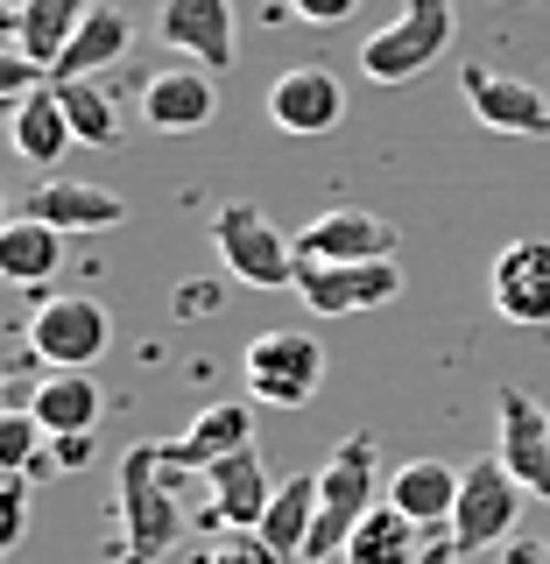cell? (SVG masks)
I'll use <instances>...</instances> for the list:
<instances>
[{"label": "cell", "instance_id": "cell-1", "mask_svg": "<svg viewBox=\"0 0 550 564\" xmlns=\"http://www.w3.org/2000/svg\"><path fill=\"white\" fill-rule=\"evenodd\" d=\"M375 501H381V445L375 431H353L317 466V529L296 564H346V536Z\"/></svg>", "mask_w": 550, "mask_h": 564}, {"label": "cell", "instance_id": "cell-2", "mask_svg": "<svg viewBox=\"0 0 550 564\" xmlns=\"http://www.w3.org/2000/svg\"><path fill=\"white\" fill-rule=\"evenodd\" d=\"M163 445H128L120 452V564H163L184 536V501H176Z\"/></svg>", "mask_w": 550, "mask_h": 564}, {"label": "cell", "instance_id": "cell-3", "mask_svg": "<svg viewBox=\"0 0 550 564\" xmlns=\"http://www.w3.org/2000/svg\"><path fill=\"white\" fill-rule=\"evenodd\" d=\"M212 247H219L226 275L247 290H296V234H282L261 205H219L212 212Z\"/></svg>", "mask_w": 550, "mask_h": 564}, {"label": "cell", "instance_id": "cell-4", "mask_svg": "<svg viewBox=\"0 0 550 564\" xmlns=\"http://www.w3.org/2000/svg\"><path fill=\"white\" fill-rule=\"evenodd\" d=\"M452 35H459L452 0H410L396 22H381L360 43V70L375 85H402V78H417V70H431L438 57H445Z\"/></svg>", "mask_w": 550, "mask_h": 564}, {"label": "cell", "instance_id": "cell-5", "mask_svg": "<svg viewBox=\"0 0 550 564\" xmlns=\"http://www.w3.org/2000/svg\"><path fill=\"white\" fill-rule=\"evenodd\" d=\"M240 381L255 402H269V410H304L317 395V381H325V346L311 339V332H255L240 352Z\"/></svg>", "mask_w": 550, "mask_h": 564}, {"label": "cell", "instance_id": "cell-6", "mask_svg": "<svg viewBox=\"0 0 550 564\" xmlns=\"http://www.w3.org/2000/svg\"><path fill=\"white\" fill-rule=\"evenodd\" d=\"M522 501H529V494L516 487V473H508L502 458L466 466V480H459V508H452V543H459V557L494 551V543H516Z\"/></svg>", "mask_w": 550, "mask_h": 564}, {"label": "cell", "instance_id": "cell-7", "mask_svg": "<svg viewBox=\"0 0 550 564\" xmlns=\"http://www.w3.org/2000/svg\"><path fill=\"white\" fill-rule=\"evenodd\" d=\"M296 296L317 317L381 311L402 296V261H296Z\"/></svg>", "mask_w": 550, "mask_h": 564}, {"label": "cell", "instance_id": "cell-8", "mask_svg": "<svg viewBox=\"0 0 550 564\" xmlns=\"http://www.w3.org/2000/svg\"><path fill=\"white\" fill-rule=\"evenodd\" d=\"M459 93H466L473 120L516 141H550V93L529 78H508L494 64H459Z\"/></svg>", "mask_w": 550, "mask_h": 564}, {"label": "cell", "instance_id": "cell-9", "mask_svg": "<svg viewBox=\"0 0 550 564\" xmlns=\"http://www.w3.org/2000/svg\"><path fill=\"white\" fill-rule=\"evenodd\" d=\"M106 346H114V317L99 296H50L29 317V352L43 367H93Z\"/></svg>", "mask_w": 550, "mask_h": 564}, {"label": "cell", "instance_id": "cell-10", "mask_svg": "<svg viewBox=\"0 0 550 564\" xmlns=\"http://www.w3.org/2000/svg\"><path fill=\"white\" fill-rule=\"evenodd\" d=\"M494 423H502V466L516 473V487L529 501H550V410L529 388H502L494 395Z\"/></svg>", "mask_w": 550, "mask_h": 564}, {"label": "cell", "instance_id": "cell-11", "mask_svg": "<svg viewBox=\"0 0 550 564\" xmlns=\"http://www.w3.org/2000/svg\"><path fill=\"white\" fill-rule=\"evenodd\" d=\"M155 35L176 57L205 64V70H234L240 57V22H234V0H163L155 8Z\"/></svg>", "mask_w": 550, "mask_h": 564}, {"label": "cell", "instance_id": "cell-12", "mask_svg": "<svg viewBox=\"0 0 550 564\" xmlns=\"http://www.w3.org/2000/svg\"><path fill=\"white\" fill-rule=\"evenodd\" d=\"M296 261H396V226L360 205L317 212L311 226H296Z\"/></svg>", "mask_w": 550, "mask_h": 564}, {"label": "cell", "instance_id": "cell-13", "mask_svg": "<svg viewBox=\"0 0 550 564\" xmlns=\"http://www.w3.org/2000/svg\"><path fill=\"white\" fill-rule=\"evenodd\" d=\"M487 296L508 325H550V240H508L487 269Z\"/></svg>", "mask_w": 550, "mask_h": 564}, {"label": "cell", "instance_id": "cell-14", "mask_svg": "<svg viewBox=\"0 0 550 564\" xmlns=\"http://www.w3.org/2000/svg\"><path fill=\"white\" fill-rule=\"evenodd\" d=\"M269 120L282 134H332L346 120V85L325 64H296L269 85Z\"/></svg>", "mask_w": 550, "mask_h": 564}, {"label": "cell", "instance_id": "cell-15", "mask_svg": "<svg viewBox=\"0 0 550 564\" xmlns=\"http://www.w3.org/2000/svg\"><path fill=\"white\" fill-rule=\"evenodd\" d=\"M212 113H219V85L205 64H170L141 85V120L155 134H198Z\"/></svg>", "mask_w": 550, "mask_h": 564}, {"label": "cell", "instance_id": "cell-16", "mask_svg": "<svg viewBox=\"0 0 550 564\" xmlns=\"http://www.w3.org/2000/svg\"><path fill=\"white\" fill-rule=\"evenodd\" d=\"M205 487H212V522L219 529H261V516H269V501H276V480H269V466H261L255 445L226 452L219 466L205 473Z\"/></svg>", "mask_w": 550, "mask_h": 564}, {"label": "cell", "instance_id": "cell-17", "mask_svg": "<svg viewBox=\"0 0 550 564\" xmlns=\"http://www.w3.org/2000/svg\"><path fill=\"white\" fill-rule=\"evenodd\" d=\"M22 212L43 219V226H57V234H106V226L128 219V205H120L114 191L78 184V176H50V184H35L22 198Z\"/></svg>", "mask_w": 550, "mask_h": 564}, {"label": "cell", "instance_id": "cell-18", "mask_svg": "<svg viewBox=\"0 0 550 564\" xmlns=\"http://www.w3.org/2000/svg\"><path fill=\"white\" fill-rule=\"evenodd\" d=\"M240 445H255V410H247V402H205L198 423L163 445V458L176 473H212L226 452H240Z\"/></svg>", "mask_w": 550, "mask_h": 564}, {"label": "cell", "instance_id": "cell-19", "mask_svg": "<svg viewBox=\"0 0 550 564\" xmlns=\"http://www.w3.org/2000/svg\"><path fill=\"white\" fill-rule=\"evenodd\" d=\"M128 43H134V22L120 14V0H99V8L78 22V35L64 43V57L50 64V78H99L106 64L128 57Z\"/></svg>", "mask_w": 550, "mask_h": 564}, {"label": "cell", "instance_id": "cell-20", "mask_svg": "<svg viewBox=\"0 0 550 564\" xmlns=\"http://www.w3.org/2000/svg\"><path fill=\"white\" fill-rule=\"evenodd\" d=\"M423 543H431V529L410 522L396 501H381L367 508L360 522H353V536H346V564H417L423 557Z\"/></svg>", "mask_w": 550, "mask_h": 564}, {"label": "cell", "instance_id": "cell-21", "mask_svg": "<svg viewBox=\"0 0 550 564\" xmlns=\"http://www.w3.org/2000/svg\"><path fill=\"white\" fill-rule=\"evenodd\" d=\"M459 480H466V473H452V458H410V466H396V480H388V501L423 529H452Z\"/></svg>", "mask_w": 550, "mask_h": 564}, {"label": "cell", "instance_id": "cell-22", "mask_svg": "<svg viewBox=\"0 0 550 564\" xmlns=\"http://www.w3.org/2000/svg\"><path fill=\"white\" fill-rule=\"evenodd\" d=\"M8 128H14V155H22V163H35V170H50L57 163V155L71 149V113H64V99H57V85H35L29 99H14V113H8Z\"/></svg>", "mask_w": 550, "mask_h": 564}, {"label": "cell", "instance_id": "cell-23", "mask_svg": "<svg viewBox=\"0 0 550 564\" xmlns=\"http://www.w3.org/2000/svg\"><path fill=\"white\" fill-rule=\"evenodd\" d=\"M22 402L35 410V423H43L50 437H71V431H93L99 423V381L85 375V367H50V381Z\"/></svg>", "mask_w": 550, "mask_h": 564}, {"label": "cell", "instance_id": "cell-24", "mask_svg": "<svg viewBox=\"0 0 550 564\" xmlns=\"http://www.w3.org/2000/svg\"><path fill=\"white\" fill-rule=\"evenodd\" d=\"M93 8L99 0H14V50H29V57L43 64V78H50V64L64 57V43L78 35V22Z\"/></svg>", "mask_w": 550, "mask_h": 564}, {"label": "cell", "instance_id": "cell-25", "mask_svg": "<svg viewBox=\"0 0 550 564\" xmlns=\"http://www.w3.org/2000/svg\"><path fill=\"white\" fill-rule=\"evenodd\" d=\"M57 269H64V234H57V226L29 219V212L14 226H0V275H8V282L29 290V282H50Z\"/></svg>", "mask_w": 550, "mask_h": 564}, {"label": "cell", "instance_id": "cell-26", "mask_svg": "<svg viewBox=\"0 0 550 564\" xmlns=\"http://www.w3.org/2000/svg\"><path fill=\"white\" fill-rule=\"evenodd\" d=\"M311 529H317V473H290V480L276 487L269 516H261V536L296 564V557H304V543H311Z\"/></svg>", "mask_w": 550, "mask_h": 564}, {"label": "cell", "instance_id": "cell-27", "mask_svg": "<svg viewBox=\"0 0 550 564\" xmlns=\"http://www.w3.org/2000/svg\"><path fill=\"white\" fill-rule=\"evenodd\" d=\"M50 85H57V99H64V113H71V134H78L85 149H114V141H120L114 99H106L93 78H50Z\"/></svg>", "mask_w": 550, "mask_h": 564}, {"label": "cell", "instance_id": "cell-28", "mask_svg": "<svg viewBox=\"0 0 550 564\" xmlns=\"http://www.w3.org/2000/svg\"><path fill=\"white\" fill-rule=\"evenodd\" d=\"M35 437H50L43 423H35L29 402H14L8 423H0V466L8 473H29V466H50V458H35Z\"/></svg>", "mask_w": 550, "mask_h": 564}, {"label": "cell", "instance_id": "cell-29", "mask_svg": "<svg viewBox=\"0 0 550 564\" xmlns=\"http://www.w3.org/2000/svg\"><path fill=\"white\" fill-rule=\"evenodd\" d=\"M205 564H290V557H282L261 529H219V543L205 551Z\"/></svg>", "mask_w": 550, "mask_h": 564}, {"label": "cell", "instance_id": "cell-30", "mask_svg": "<svg viewBox=\"0 0 550 564\" xmlns=\"http://www.w3.org/2000/svg\"><path fill=\"white\" fill-rule=\"evenodd\" d=\"M22 529H29V487H22V473H8V487H0V551H14Z\"/></svg>", "mask_w": 550, "mask_h": 564}, {"label": "cell", "instance_id": "cell-31", "mask_svg": "<svg viewBox=\"0 0 550 564\" xmlns=\"http://www.w3.org/2000/svg\"><path fill=\"white\" fill-rule=\"evenodd\" d=\"M35 70H43V64H35L29 50H14V57H0V93H8V106L35 93Z\"/></svg>", "mask_w": 550, "mask_h": 564}, {"label": "cell", "instance_id": "cell-32", "mask_svg": "<svg viewBox=\"0 0 550 564\" xmlns=\"http://www.w3.org/2000/svg\"><path fill=\"white\" fill-rule=\"evenodd\" d=\"M85 473L93 466V431H71V437H50V473Z\"/></svg>", "mask_w": 550, "mask_h": 564}, {"label": "cell", "instance_id": "cell-33", "mask_svg": "<svg viewBox=\"0 0 550 564\" xmlns=\"http://www.w3.org/2000/svg\"><path fill=\"white\" fill-rule=\"evenodd\" d=\"M353 8H360V0H290V14H296V22H311V29L353 22Z\"/></svg>", "mask_w": 550, "mask_h": 564}, {"label": "cell", "instance_id": "cell-34", "mask_svg": "<svg viewBox=\"0 0 550 564\" xmlns=\"http://www.w3.org/2000/svg\"><path fill=\"white\" fill-rule=\"evenodd\" d=\"M508 564H550V543L543 536H516L508 543Z\"/></svg>", "mask_w": 550, "mask_h": 564}, {"label": "cell", "instance_id": "cell-35", "mask_svg": "<svg viewBox=\"0 0 550 564\" xmlns=\"http://www.w3.org/2000/svg\"><path fill=\"white\" fill-rule=\"evenodd\" d=\"M417 564H459V543H452V529H445V536H431V543H423V557Z\"/></svg>", "mask_w": 550, "mask_h": 564}]
</instances>
